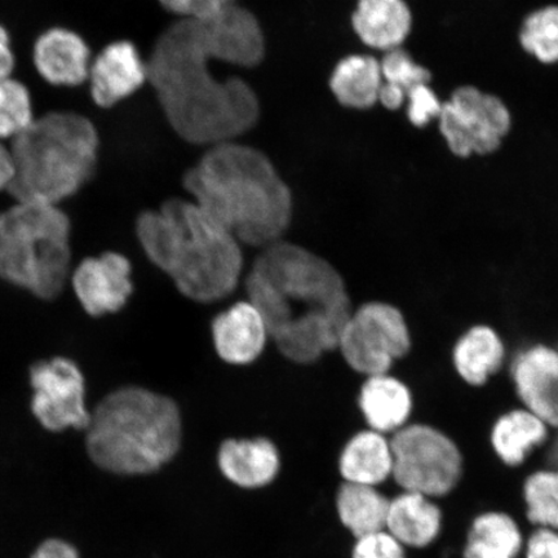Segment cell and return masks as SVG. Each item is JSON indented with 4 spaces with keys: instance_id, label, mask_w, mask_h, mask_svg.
I'll use <instances>...</instances> for the list:
<instances>
[{
    "instance_id": "cell-12",
    "label": "cell",
    "mask_w": 558,
    "mask_h": 558,
    "mask_svg": "<svg viewBox=\"0 0 558 558\" xmlns=\"http://www.w3.org/2000/svg\"><path fill=\"white\" fill-rule=\"evenodd\" d=\"M94 50L89 41L72 27H48L34 39L31 64L47 87L75 90L86 87Z\"/></svg>"
},
{
    "instance_id": "cell-23",
    "label": "cell",
    "mask_w": 558,
    "mask_h": 558,
    "mask_svg": "<svg viewBox=\"0 0 558 558\" xmlns=\"http://www.w3.org/2000/svg\"><path fill=\"white\" fill-rule=\"evenodd\" d=\"M392 466L390 444L372 429L349 439L339 459L341 476L349 484L379 485L392 474Z\"/></svg>"
},
{
    "instance_id": "cell-35",
    "label": "cell",
    "mask_w": 558,
    "mask_h": 558,
    "mask_svg": "<svg viewBox=\"0 0 558 558\" xmlns=\"http://www.w3.org/2000/svg\"><path fill=\"white\" fill-rule=\"evenodd\" d=\"M17 72V54L9 27L0 23V80L9 78Z\"/></svg>"
},
{
    "instance_id": "cell-33",
    "label": "cell",
    "mask_w": 558,
    "mask_h": 558,
    "mask_svg": "<svg viewBox=\"0 0 558 558\" xmlns=\"http://www.w3.org/2000/svg\"><path fill=\"white\" fill-rule=\"evenodd\" d=\"M353 558H407L402 544L392 535L380 532L357 539Z\"/></svg>"
},
{
    "instance_id": "cell-8",
    "label": "cell",
    "mask_w": 558,
    "mask_h": 558,
    "mask_svg": "<svg viewBox=\"0 0 558 558\" xmlns=\"http://www.w3.org/2000/svg\"><path fill=\"white\" fill-rule=\"evenodd\" d=\"M389 444L392 474L404 492L444 497L462 477V452L450 437L430 425H404Z\"/></svg>"
},
{
    "instance_id": "cell-26",
    "label": "cell",
    "mask_w": 558,
    "mask_h": 558,
    "mask_svg": "<svg viewBox=\"0 0 558 558\" xmlns=\"http://www.w3.org/2000/svg\"><path fill=\"white\" fill-rule=\"evenodd\" d=\"M522 535L511 515L488 512L473 521L464 558H515Z\"/></svg>"
},
{
    "instance_id": "cell-16",
    "label": "cell",
    "mask_w": 558,
    "mask_h": 558,
    "mask_svg": "<svg viewBox=\"0 0 558 558\" xmlns=\"http://www.w3.org/2000/svg\"><path fill=\"white\" fill-rule=\"evenodd\" d=\"M216 353L230 365H250L260 357L269 340L267 325L256 306L235 303L213 320Z\"/></svg>"
},
{
    "instance_id": "cell-21",
    "label": "cell",
    "mask_w": 558,
    "mask_h": 558,
    "mask_svg": "<svg viewBox=\"0 0 558 558\" xmlns=\"http://www.w3.org/2000/svg\"><path fill=\"white\" fill-rule=\"evenodd\" d=\"M439 508L424 495L404 492L389 504L388 533L402 546L427 547L441 530Z\"/></svg>"
},
{
    "instance_id": "cell-32",
    "label": "cell",
    "mask_w": 558,
    "mask_h": 558,
    "mask_svg": "<svg viewBox=\"0 0 558 558\" xmlns=\"http://www.w3.org/2000/svg\"><path fill=\"white\" fill-rule=\"evenodd\" d=\"M159 3L179 20H207L233 7L235 0H159Z\"/></svg>"
},
{
    "instance_id": "cell-20",
    "label": "cell",
    "mask_w": 558,
    "mask_h": 558,
    "mask_svg": "<svg viewBox=\"0 0 558 558\" xmlns=\"http://www.w3.org/2000/svg\"><path fill=\"white\" fill-rule=\"evenodd\" d=\"M381 86L380 61L373 54L345 56L335 65L330 78L331 93L341 107L359 111L378 105Z\"/></svg>"
},
{
    "instance_id": "cell-5",
    "label": "cell",
    "mask_w": 558,
    "mask_h": 558,
    "mask_svg": "<svg viewBox=\"0 0 558 558\" xmlns=\"http://www.w3.org/2000/svg\"><path fill=\"white\" fill-rule=\"evenodd\" d=\"M10 145L16 177L7 195L13 202L62 207L93 183L100 162V130L78 110L38 116Z\"/></svg>"
},
{
    "instance_id": "cell-25",
    "label": "cell",
    "mask_w": 558,
    "mask_h": 558,
    "mask_svg": "<svg viewBox=\"0 0 558 558\" xmlns=\"http://www.w3.org/2000/svg\"><path fill=\"white\" fill-rule=\"evenodd\" d=\"M389 504L375 486L344 483L337 495L339 519L357 539L386 530Z\"/></svg>"
},
{
    "instance_id": "cell-28",
    "label": "cell",
    "mask_w": 558,
    "mask_h": 558,
    "mask_svg": "<svg viewBox=\"0 0 558 558\" xmlns=\"http://www.w3.org/2000/svg\"><path fill=\"white\" fill-rule=\"evenodd\" d=\"M37 117L31 87L15 75L0 80V140L13 142Z\"/></svg>"
},
{
    "instance_id": "cell-37",
    "label": "cell",
    "mask_w": 558,
    "mask_h": 558,
    "mask_svg": "<svg viewBox=\"0 0 558 558\" xmlns=\"http://www.w3.org/2000/svg\"><path fill=\"white\" fill-rule=\"evenodd\" d=\"M15 177L16 166L11 145L0 140V197L9 193Z\"/></svg>"
},
{
    "instance_id": "cell-24",
    "label": "cell",
    "mask_w": 558,
    "mask_h": 558,
    "mask_svg": "<svg viewBox=\"0 0 558 558\" xmlns=\"http://www.w3.org/2000/svg\"><path fill=\"white\" fill-rule=\"evenodd\" d=\"M548 425L526 409L509 411L495 422L492 429V445L501 462L519 466L525 462L529 452L546 442Z\"/></svg>"
},
{
    "instance_id": "cell-2",
    "label": "cell",
    "mask_w": 558,
    "mask_h": 558,
    "mask_svg": "<svg viewBox=\"0 0 558 558\" xmlns=\"http://www.w3.org/2000/svg\"><path fill=\"white\" fill-rule=\"evenodd\" d=\"M244 284L284 359L312 365L338 349L352 302L343 277L324 257L278 241L262 248Z\"/></svg>"
},
{
    "instance_id": "cell-30",
    "label": "cell",
    "mask_w": 558,
    "mask_h": 558,
    "mask_svg": "<svg viewBox=\"0 0 558 558\" xmlns=\"http://www.w3.org/2000/svg\"><path fill=\"white\" fill-rule=\"evenodd\" d=\"M379 61L383 83L399 87L407 94L410 88L421 85V83H430L434 80L432 70L418 64L414 56L403 47L384 52Z\"/></svg>"
},
{
    "instance_id": "cell-10",
    "label": "cell",
    "mask_w": 558,
    "mask_h": 558,
    "mask_svg": "<svg viewBox=\"0 0 558 558\" xmlns=\"http://www.w3.org/2000/svg\"><path fill=\"white\" fill-rule=\"evenodd\" d=\"M410 348L411 337L403 314L381 302L366 303L353 311L338 345L347 364L367 378L388 374L395 361L403 359Z\"/></svg>"
},
{
    "instance_id": "cell-1",
    "label": "cell",
    "mask_w": 558,
    "mask_h": 558,
    "mask_svg": "<svg viewBox=\"0 0 558 558\" xmlns=\"http://www.w3.org/2000/svg\"><path fill=\"white\" fill-rule=\"evenodd\" d=\"M265 39L259 21L234 4L207 20H179L160 34L146 68L167 121L194 145L234 142L253 129L260 105L246 81L215 78L213 61L259 65Z\"/></svg>"
},
{
    "instance_id": "cell-13",
    "label": "cell",
    "mask_w": 558,
    "mask_h": 558,
    "mask_svg": "<svg viewBox=\"0 0 558 558\" xmlns=\"http://www.w3.org/2000/svg\"><path fill=\"white\" fill-rule=\"evenodd\" d=\"M132 265L122 254L108 253L87 257L72 276L76 298L89 316L120 312L128 304L134 284L131 279Z\"/></svg>"
},
{
    "instance_id": "cell-22",
    "label": "cell",
    "mask_w": 558,
    "mask_h": 558,
    "mask_svg": "<svg viewBox=\"0 0 558 558\" xmlns=\"http://www.w3.org/2000/svg\"><path fill=\"white\" fill-rule=\"evenodd\" d=\"M506 359V347L497 331L486 325L473 326L453 347L457 373L472 387L485 386L497 374Z\"/></svg>"
},
{
    "instance_id": "cell-36",
    "label": "cell",
    "mask_w": 558,
    "mask_h": 558,
    "mask_svg": "<svg viewBox=\"0 0 558 558\" xmlns=\"http://www.w3.org/2000/svg\"><path fill=\"white\" fill-rule=\"evenodd\" d=\"M31 558H81L78 549L64 539L51 538L39 544Z\"/></svg>"
},
{
    "instance_id": "cell-38",
    "label": "cell",
    "mask_w": 558,
    "mask_h": 558,
    "mask_svg": "<svg viewBox=\"0 0 558 558\" xmlns=\"http://www.w3.org/2000/svg\"><path fill=\"white\" fill-rule=\"evenodd\" d=\"M378 104L388 111H399L407 105V93L399 87L383 83Z\"/></svg>"
},
{
    "instance_id": "cell-14",
    "label": "cell",
    "mask_w": 558,
    "mask_h": 558,
    "mask_svg": "<svg viewBox=\"0 0 558 558\" xmlns=\"http://www.w3.org/2000/svg\"><path fill=\"white\" fill-rule=\"evenodd\" d=\"M148 82V68L134 44L114 40L94 54L90 62L87 95L96 108L109 110L134 95Z\"/></svg>"
},
{
    "instance_id": "cell-17",
    "label": "cell",
    "mask_w": 558,
    "mask_h": 558,
    "mask_svg": "<svg viewBox=\"0 0 558 558\" xmlns=\"http://www.w3.org/2000/svg\"><path fill=\"white\" fill-rule=\"evenodd\" d=\"M355 35L372 50L388 52L403 47L414 29L409 0H357L352 15Z\"/></svg>"
},
{
    "instance_id": "cell-15",
    "label": "cell",
    "mask_w": 558,
    "mask_h": 558,
    "mask_svg": "<svg viewBox=\"0 0 558 558\" xmlns=\"http://www.w3.org/2000/svg\"><path fill=\"white\" fill-rule=\"evenodd\" d=\"M512 378L526 410L558 428V403L554 395L558 384V351L543 344L526 349L514 361Z\"/></svg>"
},
{
    "instance_id": "cell-18",
    "label": "cell",
    "mask_w": 558,
    "mask_h": 558,
    "mask_svg": "<svg viewBox=\"0 0 558 558\" xmlns=\"http://www.w3.org/2000/svg\"><path fill=\"white\" fill-rule=\"evenodd\" d=\"M219 470L242 488H260L274 483L281 470L277 446L268 438H229L218 452Z\"/></svg>"
},
{
    "instance_id": "cell-31",
    "label": "cell",
    "mask_w": 558,
    "mask_h": 558,
    "mask_svg": "<svg viewBox=\"0 0 558 558\" xmlns=\"http://www.w3.org/2000/svg\"><path fill=\"white\" fill-rule=\"evenodd\" d=\"M444 101L430 83H421L407 94V117L411 125L423 130L441 113Z\"/></svg>"
},
{
    "instance_id": "cell-27",
    "label": "cell",
    "mask_w": 558,
    "mask_h": 558,
    "mask_svg": "<svg viewBox=\"0 0 558 558\" xmlns=\"http://www.w3.org/2000/svg\"><path fill=\"white\" fill-rule=\"evenodd\" d=\"M519 44L541 64L558 65V4H543L530 12L521 23Z\"/></svg>"
},
{
    "instance_id": "cell-11",
    "label": "cell",
    "mask_w": 558,
    "mask_h": 558,
    "mask_svg": "<svg viewBox=\"0 0 558 558\" xmlns=\"http://www.w3.org/2000/svg\"><path fill=\"white\" fill-rule=\"evenodd\" d=\"M32 410L51 432L87 429L86 383L81 368L64 357L40 361L31 368Z\"/></svg>"
},
{
    "instance_id": "cell-9",
    "label": "cell",
    "mask_w": 558,
    "mask_h": 558,
    "mask_svg": "<svg viewBox=\"0 0 558 558\" xmlns=\"http://www.w3.org/2000/svg\"><path fill=\"white\" fill-rule=\"evenodd\" d=\"M439 135L453 157L490 156L511 134L513 117L501 97L473 86L452 90L437 118Z\"/></svg>"
},
{
    "instance_id": "cell-19",
    "label": "cell",
    "mask_w": 558,
    "mask_h": 558,
    "mask_svg": "<svg viewBox=\"0 0 558 558\" xmlns=\"http://www.w3.org/2000/svg\"><path fill=\"white\" fill-rule=\"evenodd\" d=\"M359 407L369 429L384 435L404 427L414 401L407 384L383 374L368 376L361 388Z\"/></svg>"
},
{
    "instance_id": "cell-29",
    "label": "cell",
    "mask_w": 558,
    "mask_h": 558,
    "mask_svg": "<svg viewBox=\"0 0 558 558\" xmlns=\"http://www.w3.org/2000/svg\"><path fill=\"white\" fill-rule=\"evenodd\" d=\"M527 518L541 527L558 530V470L532 474L523 486Z\"/></svg>"
},
{
    "instance_id": "cell-34",
    "label": "cell",
    "mask_w": 558,
    "mask_h": 558,
    "mask_svg": "<svg viewBox=\"0 0 558 558\" xmlns=\"http://www.w3.org/2000/svg\"><path fill=\"white\" fill-rule=\"evenodd\" d=\"M526 558H558V530L541 527L530 536Z\"/></svg>"
},
{
    "instance_id": "cell-7",
    "label": "cell",
    "mask_w": 558,
    "mask_h": 558,
    "mask_svg": "<svg viewBox=\"0 0 558 558\" xmlns=\"http://www.w3.org/2000/svg\"><path fill=\"white\" fill-rule=\"evenodd\" d=\"M72 219L61 206L11 202L0 209V279L53 300L72 260Z\"/></svg>"
},
{
    "instance_id": "cell-6",
    "label": "cell",
    "mask_w": 558,
    "mask_h": 558,
    "mask_svg": "<svg viewBox=\"0 0 558 558\" xmlns=\"http://www.w3.org/2000/svg\"><path fill=\"white\" fill-rule=\"evenodd\" d=\"M86 430L88 457L99 469L145 476L177 457L183 442V417L170 397L129 386L97 404Z\"/></svg>"
},
{
    "instance_id": "cell-4",
    "label": "cell",
    "mask_w": 558,
    "mask_h": 558,
    "mask_svg": "<svg viewBox=\"0 0 558 558\" xmlns=\"http://www.w3.org/2000/svg\"><path fill=\"white\" fill-rule=\"evenodd\" d=\"M136 234L148 259L193 302H220L240 283L241 243L192 199L140 214Z\"/></svg>"
},
{
    "instance_id": "cell-3",
    "label": "cell",
    "mask_w": 558,
    "mask_h": 558,
    "mask_svg": "<svg viewBox=\"0 0 558 558\" xmlns=\"http://www.w3.org/2000/svg\"><path fill=\"white\" fill-rule=\"evenodd\" d=\"M192 201L241 244L265 248L283 240L292 219V194L270 159L251 146H209L185 173Z\"/></svg>"
}]
</instances>
